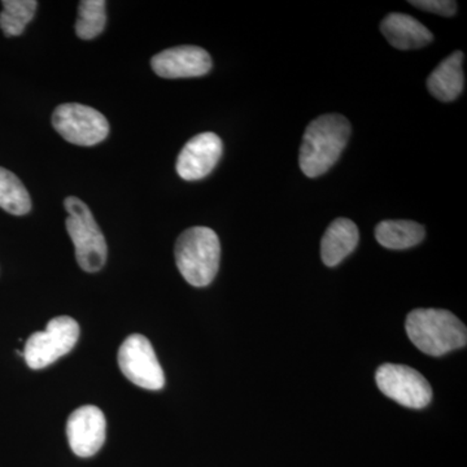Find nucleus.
I'll list each match as a JSON object with an SVG mask.
<instances>
[{
    "instance_id": "f257e3e1",
    "label": "nucleus",
    "mask_w": 467,
    "mask_h": 467,
    "mask_svg": "<svg viewBox=\"0 0 467 467\" xmlns=\"http://www.w3.org/2000/svg\"><path fill=\"white\" fill-rule=\"evenodd\" d=\"M350 124L342 115H324L313 119L306 129L300 147L299 164L309 178L330 171L348 144Z\"/></svg>"
},
{
    "instance_id": "f03ea898",
    "label": "nucleus",
    "mask_w": 467,
    "mask_h": 467,
    "mask_svg": "<svg viewBox=\"0 0 467 467\" xmlns=\"http://www.w3.org/2000/svg\"><path fill=\"white\" fill-rule=\"evenodd\" d=\"M405 328L410 342L434 358L462 348L467 343L466 326L450 310L414 309L408 315Z\"/></svg>"
},
{
    "instance_id": "7ed1b4c3",
    "label": "nucleus",
    "mask_w": 467,
    "mask_h": 467,
    "mask_svg": "<svg viewBox=\"0 0 467 467\" xmlns=\"http://www.w3.org/2000/svg\"><path fill=\"white\" fill-rule=\"evenodd\" d=\"M174 254L178 270L193 287H205L216 278L221 244L217 234L209 227L195 226L181 234Z\"/></svg>"
},
{
    "instance_id": "20e7f679",
    "label": "nucleus",
    "mask_w": 467,
    "mask_h": 467,
    "mask_svg": "<svg viewBox=\"0 0 467 467\" xmlns=\"http://www.w3.org/2000/svg\"><path fill=\"white\" fill-rule=\"evenodd\" d=\"M64 207L69 213L66 226L75 244L77 263L85 272H99L106 265L109 248L90 208L76 196L67 198Z\"/></svg>"
},
{
    "instance_id": "39448f33",
    "label": "nucleus",
    "mask_w": 467,
    "mask_h": 467,
    "mask_svg": "<svg viewBox=\"0 0 467 467\" xmlns=\"http://www.w3.org/2000/svg\"><path fill=\"white\" fill-rule=\"evenodd\" d=\"M78 337L76 319L67 316L52 318L45 331H36L27 339L24 349L27 367L33 370L50 367L75 348Z\"/></svg>"
},
{
    "instance_id": "423d86ee",
    "label": "nucleus",
    "mask_w": 467,
    "mask_h": 467,
    "mask_svg": "<svg viewBox=\"0 0 467 467\" xmlns=\"http://www.w3.org/2000/svg\"><path fill=\"white\" fill-rule=\"evenodd\" d=\"M52 126L67 142L95 146L109 134V124L99 110L78 103L61 104L54 110Z\"/></svg>"
},
{
    "instance_id": "0eeeda50",
    "label": "nucleus",
    "mask_w": 467,
    "mask_h": 467,
    "mask_svg": "<svg viewBox=\"0 0 467 467\" xmlns=\"http://www.w3.org/2000/svg\"><path fill=\"white\" fill-rule=\"evenodd\" d=\"M119 367L131 383L150 391L164 387L165 376L152 344L140 334L130 335L119 347Z\"/></svg>"
},
{
    "instance_id": "6e6552de",
    "label": "nucleus",
    "mask_w": 467,
    "mask_h": 467,
    "mask_svg": "<svg viewBox=\"0 0 467 467\" xmlns=\"http://www.w3.org/2000/svg\"><path fill=\"white\" fill-rule=\"evenodd\" d=\"M376 380L379 391L402 407L422 409L431 402V386L416 368L384 364L378 368Z\"/></svg>"
},
{
    "instance_id": "1a4fd4ad",
    "label": "nucleus",
    "mask_w": 467,
    "mask_h": 467,
    "mask_svg": "<svg viewBox=\"0 0 467 467\" xmlns=\"http://www.w3.org/2000/svg\"><path fill=\"white\" fill-rule=\"evenodd\" d=\"M107 435V420L103 411L94 405L76 409L67 423V436L73 453L91 457L103 447Z\"/></svg>"
},
{
    "instance_id": "9d476101",
    "label": "nucleus",
    "mask_w": 467,
    "mask_h": 467,
    "mask_svg": "<svg viewBox=\"0 0 467 467\" xmlns=\"http://www.w3.org/2000/svg\"><path fill=\"white\" fill-rule=\"evenodd\" d=\"M223 152L221 138L214 133H202L192 138L177 159V173L184 181H199L217 167Z\"/></svg>"
},
{
    "instance_id": "9b49d317",
    "label": "nucleus",
    "mask_w": 467,
    "mask_h": 467,
    "mask_svg": "<svg viewBox=\"0 0 467 467\" xmlns=\"http://www.w3.org/2000/svg\"><path fill=\"white\" fill-rule=\"evenodd\" d=\"M153 72L162 78H192L208 75L212 58L198 46H178L155 55L150 60Z\"/></svg>"
},
{
    "instance_id": "f8f14e48",
    "label": "nucleus",
    "mask_w": 467,
    "mask_h": 467,
    "mask_svg": "<svg viewBox=\"0 0 467 467\" xmlns=\"http://www.w3.org/2000/svg\"><path fill=\"white\" fill-rule=\"evenodd\" d=\"M380 30L392 47L418 50L432 42L434 36L417 18L405 14H389L383 18Z\"/></svg>"
},
{
    "instance_id": "ddd939ff",
    "label": "nucleus",
    "mask_w": 467,
    "mask_h": 467,
    "mask_svg": "<svg viewBox=\"0 0 467 467\" xmlns=\"http://www.w3.org/2000/svg\"><path fill=\"white\" fill-rule=\"evenodd\" d=\"M463 57H465L463 52H453L445 60H442L427 78V88L436 99L453 101L463 91V88H465Z\"/></svg>"
},
{
    "instance_id": "4468645a",
    "label": "nucleus",
    "mask_w": 467,
    "mask_h": 467,
    "mask_svg": "<svg viewBox=\"0 0 467 467\" xmlns=\"http://www.w3.org/2000/svg\"><path fill=\"white\" fill-rule=\"evenodd\" d=\"M358 226L348 218H337L326 230L321 242V257L325 265H339L358 247Z\"/></svg>"
},
{
    "instance_id": "2eb2a0df",
    "label": "nucleus",
    "mask_w": 467,
    "mask_h": 467,
    "mask_svg": "<svg viewBox=\"0 0 467 467\" xmlns=\"http://www.w3.org/2000/svg\"><path fill=\"white\" fill-rule=\"evenodd\" d=\"M425 227L414 221H382L376 227V238L389 250H408L425 239Z\"/></svg>"
},
{
    "instance_id": "dca6fc26",
    "label": "nucleus",
    "mask_w": 467,
    "mask_h": 467,
    "mask_svg": "<svg viewBox=\"0 0 467 467\" xmlns=\"http://www.w3.org/2000/svg\"><path fill=\"white\" fill-rule=\"evenodd\" d=\"M0 208L14 216H24L32 209V199L26 187L5 168H0Z\"/></svg>"
},
{
    "instance_id": "f3484780",
    "label": "nucleus",
    "mask_w": 467,
    "mask_h": 467,
    "mask_svg": "<svg viewBox=\"0 0 467 467\" xmlns=\"http://www.w3.org/2000/svg\"><path fill=\"white\" fill-rule=\"evenodd\" d=\"M0 14V29L7 36H17L23 34L27 24L36 15L38 2L36 0H5Z\"/></svg>"
},
{
    "instance_id": "a211bd4d",
    "label": "nucleus",
    "mask_w": 467,
    "mask_h": 467,
    "mask_svg": "<svg viewBox=\"0 0 467 467\" xmlns=\"http://www.w3.org/2000/svg\"><path fill=\"white\" fill-rule=\"evenodd\" d=\"M106 5L104 0H84L79 3L76 23V33L79 38L90 41L103 33L107 23Z\"/></svg>"
},
{
    "instance_id": "6ab92c4d",
    "label": "nucleus",
    "mask_w": 467,
    "mask_h": 467,
    "mask_svg": "<svg viewBox=\"0 0 467 467\" xmlns=\"http://www.w3.org/2000/svg\"><path fill=\"white\" fill-rule=\"evenodd\" d=\"M410 5L422 11L444 17L454 16L459 5L457 2H451V0H411Z\"/></svg>"
}]
</instances>
